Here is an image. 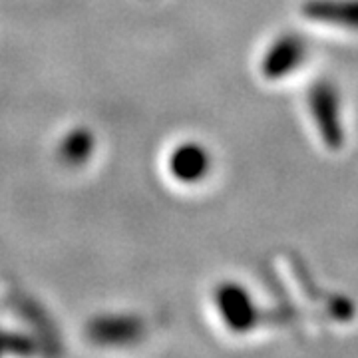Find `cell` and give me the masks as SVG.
Listing matches in <instances>:
<instances>
[{
    "mask_svg": "<svg viewBox=\"0 0 358 358\" xmlns=\"http://www.w3.org/2000/svg\"><path fill=\"white\" fill-rule=\"evenodd\" d=\"M167 166L179 181H197L209 169V155L197 143H181L171 152Z\"/></svg>",
    "mask_w": 358,
    "mask_h": 358,
    "instance_id": "cell-1",
    "label": "cell"
},
{
    "mask_svg": "<svg viewBox=\"0 0 358 358\" xmlns=\"http://www.w3.org/2000/svg\"><path fill=\"white\" fill-rule=\"evenodd\" d=\"M62 152L68 159L78 162V159H84L90 152V136L84 131H76V134H70V138L66 140Z\"/></svg>",
    "mask_w": 358,
    "mask_h": 358,
    "instance_id": "cell-2",
    "label": "cell"
}]
</instances>
